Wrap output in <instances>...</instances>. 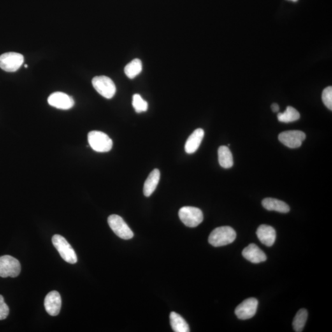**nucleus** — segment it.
Listing matches in <instances>:
<instances>
[{"label": "nucleus", "instance_id": "nucleus-3", "mask_svg": "<svg viewBox=\"0 0 332 332\" xmlns=\"http://www.w3.org/2000/svg\"><path fill=\"white\" fill-rule=\"evenodd\" d=\"M52 244L65 261L70 264L77 262V256L73 248L63 236L55 234L52 237Z\"/></svg>", "mask_w": 332, "mask_h": 332}, {"label": "nucleus", "instance_id": "nucleus-20", "mask_svg": "<svg viewBox=\"0 0 332 332\" xmlns=\"http://www.w3.org/2000/svg\"><path fill=\"white\" fill-rule=\"evenodd\" d=\"M300 118V115L296 108L292 106H287L284 113H279L278 119L280 122L289 123L296 122Z\"/></svg>", "mask_w": 332, "mask_h": 332}, {"label": "nucleus", "instance_id": "nucleus-25", "mask_svg": "<svg viewBox=\"0 0 332 332\" xmlns=\"http://www.w3.org/2000/svg\"><path fill=\"white\" fill-rule=\"evenodd\" d=\"M9 313L8 306L4 302L3 297L0 295V320L5 319L8 316Z\"/></svg>", "mask_w": 332, "mask_h": 332}, {"label": "nucleus", "instance_id": "nucleus-18", "mask_svg": "<svg viewBox=\"0 0 332 332\" xmlns=\"http://www.w3.org/2000/svg\"><path fill=\"white\" fill-rule=\"evenodd\" d=\"M218 157L220 166L225 169H229L233 166V155L227 146H221L218 150Z\"/></svg>", "mask_w": 332, "mask_h": 332}, {"label": "nucleus", "instance_id": "nucleus-6", "mask_svg": "<svg viewBox=\"0 0 332 332\" xmlns=\"http://www.w3.org/2000/svg\"><path fill=\"white\" fill-rule=\"evenodd\" d=\"M92 83L96 91L105 98L110 99L115 96L117 88L113 81L107 76H96L93 78Z\"/></svg>", "mask_w": 332, "mask_h": 332}, {"label": "nucleus", "instance_id": "nucleus-10", "mask_svg": "<svg viewBox=\"0 0 332 332\" xmlns=\"http://www.w3.org/2000/svg\"><path fill=\"white\" fill-rule=\"evenodd\" d=\"M258 305L259 301L256 298L245 299L240 305L237 306L235 310L236 316L241 320L250 319L256 314Z\"/></svg>", "mask_w": 332, "mask_h": 332}, {"label": "nucleus", "instance_id": "nucleus-22", "mask_svg": "<svg viewBox=\"0 0 332 332\" xmlns=\"http://www.w3.org/2000/svg\"><path fill=\"white\" fill-rule=\"evenodd\" d=\"M308 313L305 309H301L297 313L293 321V327L294 331L297 332L303 331L307 321Z\"/></svg>", "mask_w": 332, "mask_h": 332}, {"label": "nucleus", "instance_id": "nucleus-23", "mask_svg": "<svg viewBox=\"0 0 332 332\" xmlns=\"http://www.w3.org/2000/svg\"><path fill=\"white\" fill-rule=\"evenodd\" d=\"M132 105L137 113L144 112L148 110V103L140 95L134 94L132 98Z\"/></svg>", "mask_w": 332, "mask_h": 332}, {"label": "nucleus", "instance_id": "nucleus-26", "mask_svg": "<svg viewBox=\"0 0 332 332\" xmlns=\"http://www.w3.org/2000/svg\"><path fill=\"white\" fill-rule=\"evenodd\" d=\"M271 109H272L273 112H278L280 110V106L278 105V104L274 103L271 105Z\"/></svg>", "mask_w": 332, "mask_h": 332}, {"label": "nucleus", "instance_id": "nucleus-15", "mask_svg": "<svg viewBox=\"0 0 332 332\" xmlns=\"http://www.w3.org/2000/svg\"><path fill=\"white\" fill-rule=\"evenodd\" d=\"M204 131L202 129H197L190 135L186 141L185 150L188 154H192L198 150L204 138Z\"/></svg>", "mask_w": 332, "mask_h": 332}, {"label": "nucleus", "instance_id": "nucleus-2", "mask_svg": "<svg viewBox=\"0 0 332 332\" xmlns=\"http://www.w3.org/2000/svg\"><path fill=\"white\" fill-rule=\"evenodd\" d=\"M90 147L97 152H108L113 147V141L103 132L90 131L87 136Z\"/></svg>", "mask_w": 332, "mask_h": 332}, {"label": "nucleus", "instance_id": "nucleus-11", "mask_svg": "<svg viewBox=\"0 0 332 332\" xmlns=\"http://www.w3.org/2000/svg\"><path fill=\"white\" fill-rule=\"evenodd\" d=\"M48 104L53 107L60 110H67L73 107L75 102L71 97L64 92H56L50 95L48 99Z\"/></svg>", "mask_w": 332, "mask_h": 332}, {"label": "nucleus", "instance_id": "nucleus-4", "mask_svg": "<svg viewBox=\"0 0 332 332\" xmlns=\"http://www.w3.org/2000/svg\"><path fill=\"white\" fill-rule=\"evenodd\" d=\"M181 221L187 227H198L203 221V213L199 208L194 207H183L178 212Z\"/></svg>", "mask_w": 332, "mask_h": 332}, {"label": "nucleus", "instance_id": "nucleus-27", "mask_svg": "<svg viewBox=\"0 0 332 332\" xmlns=\"http://www.w3.org/2000/svg\"><path fill=\"white\" fill-rule=\"evenodd\" d=\"M289 1H292L293 2H297V1H298V0H289Z\"/></svg>", "mask_w": 332, "mask_h": 332}, {"label": "nucleus", "instance_id": "nucleus-28", "mask_svg": "<svg viewBox=\"0 0 332 332\" xmlns=\"http://www.w3.org/2000/svg\"><path fill=\"white\" fill-rule=\"evenodd\" d=\"M25 68H27V67H28V66H27V65H25Z\"/></svg>", "mask_w": 332, "mask_h": 332}, {"label": "nucleus", "instance_id": "nucleus-21", "mask_svg": "<svg viewBox=\"0 0 332 332\" xmlns=\"http://www.w3.org/2000/svg\"><path fill=\"white\" fill-rule=\"evenodd\" d=\"M142 70V64L140 60L136 59L132 60L125 67L124 73L127 77L132 79L136 77Z\"/></svg>", "mask_w": 332, "mask_h": 332}, {"label": "nucleus", "instance_id": "nucleus-16", "mask_svg": "<svg viewBox=\"0 0 332 332\" xmlns=\"http://www.w3.org/2000/svg\"><path fill=\"white\" fill-rule=\"evenodd\" d=\"M262 206L268 210H274L280 213H288L290 211L289 205L284 201L275 198H268L262 201Z\"/></svg>", "mask_w": 332, "mask_h": 332}, {"label": "nucleus", "instance_id": "nucleus-1", "mask_svg": "<svg viewBox=\"0 0 332 332\" xmlns=\"http://www.w3.org/2000/svg\"><path fill=\"white\" fill-rule=\"evenodd\" d=\"M236 233L230 227H220L213 229L209 237V243L214 247L230 245L236 240Z\"/></svg>", "mask_w": 332, "mask_h": 332}, {"label": "nucleus", "instance_id": "nucleus-19", "mask_svg": "<svg viewBox=\"0 0 332 332\" xmlns=\"http://www.w3.org/2000/svg\"><path fill=\"white\" fill-rule=\"evenodd\" d=\"M170 322L172 328L175 332H189L190 327L186 320L180 315L172 312L170 315Z\"/></svg>", "mask_w": 332, "mask_h": 332}, {"label": "nucleus", "instance_id": "nucleus-7", "mask_svg": "<svg viewBox=\"0 0 332 332\" xmlns=\"http://www.w3.org/2000/svg\"><path fill=\"white\" fill-rule=\"evenodd\" d=\"M108 223L114 233L122 240H128L133 238V232L120 216L118 215L109 216Z\"/></svg>", "mask_w": 332, "mask_h": 332}, {"label": "nucleus", "instance_id": "nucleus-24", "mask_svg": "<svg viewBox=\"0 0 332 332\" xmlns=\"http://www.w3.org/2000/svg\"><path fill=\"white\" fill-rule=\"evenodd\" d=\"M322 102L329 110H332V87H329L324 89L322 94Z\"/></svg>", "mask_w": 332, "mask_h": 332}, {"label": "nucleus", "instance_id": "nucleus-12", "mask_svg": "<svg viewBox=\"0 0 332 332\" xmlns=\"http://www.w3.org/2000/svg\"><path fill=\"white\" fill-rule=\"evenodd\" d=\"M45 307L46 312L52 316H56L59 314L62 306V299L59 292L52 291L46 296Z\"/></svg>", "mask_w": 332, "mask_h": 332}, {"label": "nucleus", "instance_id": "nucleus-8", "mask_svg": "<svg viewBox=\"0 0 332 332\" xmlns=\"http://www.w3.org/2000/svg\"><path fill=\"white\" fill-rule=\"evenodd\" d=\"M24 58L19 53L10 52L0 55V68L8 72H15L24 63Z\"/></svg>", "mask_w": 332, "mask_h": 332}, {"label": "nucleus", "instance_id": "nucleus-5", "mask_svg": "<svg viewBox=\"0 0 332 332\" xmlns=\"http://www.w3.org/2000/svg\"><path fill=\"white\" fill-rule=\"evenodd\" d=\"M21 271V265L18 260L11 255L0 257V277L16 278Z\"/></svg>", "mask_w": 332, "mask_h": 332}, {"label": "nucleus", "instance_id": "nucleus-14", "mask_svg": "<svg viewBox=\"0 0 332 332\" xmlns=\"http://www.w3.org/2000/svg\"><path fill=\"white\" fill-rule=\"evenodd\" d=\"M243 257L253 263L266 261V255L256 245L250 244L243 251Z\"/></svg>", "mask_w": 332, "mask_h": 332}, {"label": "nucleus", "instance_id": "nucleus-9", "mask_svg": "<svg viewBox=\"0 0 332 332\" xmlns=\"http://www.w3.org/2000/svg\"><path fill=\"white\" fill-rule=\"evenodd\" d=\"M279 140L286 147L297 148L301 147L303 141L306 139V135L300 131H288L281 132L279 135Z\"/></svg>", "mask_w": 332, "mask_h": 332}, {"label": "nucleus", "instance_id": "nucleus-17", "mask_svg": "<svg viewBox=\"0 0 332 332\" xmlns=\"http://www.w3.org/2000/svg\"><path fill=\"white\" fill-rule=\"evenodd\" d=\"M160 179V172L158 169H155L151 172L147 180L144 183L143 194L145 196L149 197L153 193Z\"/></svg>", "mask_w": 332, "mask_h": 332}, {"label": "nucleus", "instance_id": "nucleus-13", "mask_svg": "<svg viewBox=\"0 0 332 332\" xmlns=\"http://www.w3.org/2000/svg\"><path fill=\"white\" fill-rule=\"evenodd\" d=\"M258 238L264 245L271 247L275 243L276 233L275 228L266 225H262L257 231Z\"/></svg>", "mask_w": 332, "mask_h": 332}]
</instances>
